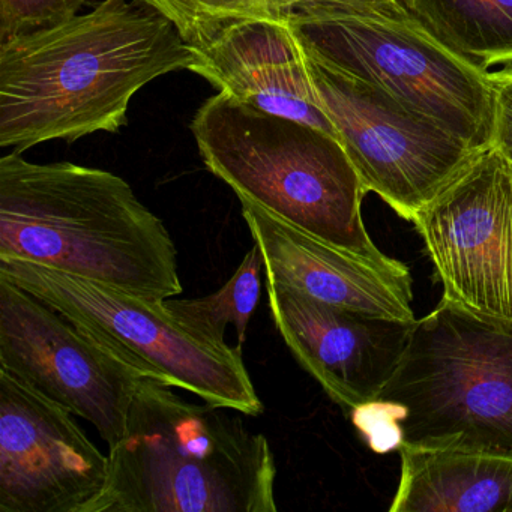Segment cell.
<instances>
[{"mask_svg": "<svg viewBox=\"0 0 512 512\" xmlns=\"http://www.w3.org/2000/svg\"><path fill=\"white\" fill-rule=\"evenodd\" d=\"M487 79L494 98L491 146L512 163V65L499 71H487Z\"/></svg>", "mask_w": 512, "mask_h": 512, "instance_id": "obj_20", "label": "cell"}, {"mask_svg": "<svg viewBox=\"0 0 512 512\" xmlns=\"http://www.w3.org/2000/svg\"><path fill=\"white\" fill-rule=\"evenodd\" d=\"M239 202L253 242L262 251L266 280L347 310L416 320L412 277L391 274L302 232L248 200Z\"/></svg>", "mask_w": 512, "mask_h": 512, "instance_id": "obj_14", "label": "cell"}, {"mask_svg": "<svg viewBox=\"0 0 512 512\" xmlns=\"http://www.w3.org/2000/svg\"><path fill=\"white\" fill-rule=\"evenodd\" d=\"M172 20L185 41L224 25L247 19L286 20L305 8L344 4L349 0H143Z\"/></svg>", "mask_w": 512, "mask_h": 512, "instance_id": "obj_18", "label": "cell"}, {"mask_svg": "<svg viewBox=\"0 0 512 512\" xmlns=\"http://www.w3.org/2000/svg\"><path fill=\"white\" fill-rule=\"evenodd\" d=\"M88 0H0V41L29 34L79 14Z\"/></svg>", "mask_w": 512, "mask_h": 512, "instance_id": "obj_19", "label": "cell"}, {"mask_svg": "<svg viewBox=\"0 0 512 512\" xmlns=\"http://www.w3.org/2000/svg\"><path fill=\"white\" fill-rule=\"evenodd\" d=\"M367 407L392 448L512 460V322L443 298L416 320L397 370Z\"/></svg>", "mask_w": 512, "mask_h": 512, "instance_id": "obj_5", "label": "cell"}, {"mask_svg": "<svg viewBox=\"0 0 512 512\" xmlns=\"http://www.w3.org/2000/svg\"><path fill=\"white\" fill-rule=\"evenodd\" d=\"M143 377L86 512H277V461L241 412L197 404Z\"/></svg>", "mask_w": 512, "mask_h": 512, "instance_id": "obj_3", "label": "cell"}, {"mask_svg": "<svg viewBox=\"0 0 512 512\" xmlns=\"http://www.w3.org/2000/svg\"><path fill=\"white\" fill-rule=\"evenodd\" d=\"M307 55V53H305ZM311 80L368 193L413 221L479 154L376 86L307 55Z\"/></svg>", "mask_w": 512, "mask_h": 512, "instance_id": "obj_8", "label": "cell"}, {"mask_svg": "<svg viewBox=\"0 0 512 512\" xmlns=\"http://www.w3.org/2000/svg\"><path fill=\"white\" fill-rule=\"evenodd\" d=\"M191 131L206 169L239 200L391 274L410 277L404 263L371 241L362 220L368 191L337 137L260 112L223 92L197 110Z\"/></svg>", "mask_w": 512, "mask_h": 512, "instance_id": "obj_4", "label": "cell"}, {"mask_svg": "<svg viewBox=\"0 0 512 512\" xmlns=\"http://www.w3.org/2000/svg\"><path fill=\"white\" fill-rule=\"evenodd\" d=\"M188 44L194 55L188 70L223 94L337 137L311 80L307 55L287 20H236Z\"/></svg>", "mask_w": 512, "mask_h": 512, "instance_id": "obj_13", "label": "cell"}, {"mask_svg": "<svg viewBox=\"0 0 512 512\" xmlns=\"http://www.w3.org/2000/svg\"><path fill=\"white\" fill-rule=\"evenodd\" d=\"M428 31L482 71L512 65V0H407Z\"/></svg>", "mask_w": 512, "mask_h": 512, "instance_id": "obj_16", "label": "cell"}, {"mask_svg": "<svg viewBox=\"0 0 512 512\" xmlns=\"http://www.w3.org/2000/svg\"><path fill=\"white\" fill-rule=\"evenodd\" d=\"M194 55L172 20L143 0L91 11L0 41V146L118 133L134 95L188 70Z\"/></svg>", "mask_w": 512, "mask_h": 512, "instance_id": "obj_1", "label": "cell"}, {"mask_svg": "<svg viewBox=\"0 0 512 512\" xmlns=\"http://www.w3.org/2000/svg\"><path fill=\"white\" fill-rule=\"evenodd\" d=\"M74 413L0 370V512H86L109 455Z\"/></svg>", "mask_w": 512, "mask_h": 512, "instance_id": "obj_11", "label": "cell"}, {"mask_svg": "<svg viewBox=\"0 0 512 512\" xmlns=\"http://www.w3.org/2000/svg\"><path fill=\"white\" fill-rule=\"evenodd\" d=\"M269 311L284 343L343 409L374 403L397 370L413 322L317 301L266 280Z\"/></svg>", "mask_w": 512, "mask_h": 512, "instance_id": "obj_12", "label": "cell"}, {"mask_svg": "<svg viewBox=\"0 0 512 512\" xmlns=\"http://www.w3.org/2000/svg\"><path fill=\"white\" fill-rule=\"evenodd\" d=\"M0 277L61 313L143 377L242 415L263 412L242 347L221 350L197 340L164 310L163 301L16 257H0Z\"/></svg>", "mask_w": 512, "mask_h": 512, "instance_id": "obj_7", "label": "cell"}, {"mask_svg": "<svg viewBox=\"0 0 512 512\" xmlns=\"http://www.w3.org/2000/svg\"><path fill=\"white\" fill-rule=\"evenodd\" d=\"M286 20L320 64L388 92L472 148H490L494 98L487 71L440 43L407 0L316 5Z\"/></svg>", "mask_w": 512, "mask_h": 512, "instance_id": "obj_6", "label": "cell"}, {"mask_svg": "<svg viewBox=\"0 0 512 512\" xmlns=\"http://www.w3.org/2000/svg\"><path fill=\"white\" fill-rule=\"evenodd\" d=\"M443 284V298L512 322V163L479 152L412 221Z\"/></svg>", "mask_w": 512, "mask_h": 512, "instance_id": "obj_10", "label": "cell"}, {"mask_svg": "<svg viewBox=\"0 0 512 512\" xmlns=\"http://www.w3.org/2000/svg\"><path fill=\"white\" fill-rule=\"evenodd\" d=\"M391 512H512V460L458 449L400 446Z\"/></svg>", "mask_w": 512, "mask_h": 512, "instance_id": "obj_15", "label": "cell"}, {"mask_svg": "<svg viewBox=\"0 0 512 512\" xmlns=\"http://www.w3.org/2000/svg\"><path fill=\"white\" fill-rule=\"evenodd\" d=\"M263 268L262 251L254 242L233 277L220 290L205 298L164 299V310L197 340L221 350L232 349L224 334L227 326L233 325L238 347H242L248 323L259 304Z\"/></svg>", "mask_w": 512, "mask_h": 512, "instance_id": "obj_17", "label": "cell"}, {"mask_svg": "<svg viewBox=\"0 0 512 512\" xmlns=\"http://www.w3.org/2000/svg\"><path fill=\"white\" fill-rule=\"evenodd\" d=\"M0 257L50 266L161 302L182 295L163 220L121 176L80 164L0 160Z\"/></svg>", "mask_w": 512, "mask_h": 512, "instance_id": "obj_2", "label": "cell"}, {"mask_svg": "<svg viewBox=\"0 0 512 512\" xmlns=\"http://www.w3.org/2000/svg\"><path fill=\"white\" fill-rule=\"evenodd\" d=\"M0 370L91 422L109 448L143 379L61 313L0 277Z\"/></svg>", "mask_w": 512, "mask_h": 512, "instance_id": "obj_9", "label": "cell"}]
</instances>
